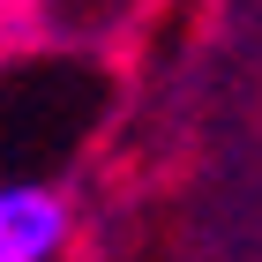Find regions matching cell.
I'll return each mask as SVG.
<instances>
[{
	"mask_svg": "<svg viewBox=\"0 0 262 262\" xmlns=\"http://www.w3.org/2000/svg\"><path fill=\"white\" fill-rule=\"evenodd\" d=\"M60 232H68L60 195H45V187H0V262H53Z\"/></svg>",
	"mask_w": 262,
	"mask_h": 262,
	"instance_id": "6da1fadb",
	"label": "cell"
},
{
	"mask_svg": "<svg viewBox=\"0 0 262 262\" xmlns=\"http://www.w3.org/2000/svg\"><path fill=\"white\" fill-rule=\"evenodd\" d=\"M0 15H8V0H0Z\"/></svg>",
	"mask_w": 262,
	"mask_h": 262,
	"instance_id": "7a4b0ae2",
	"label": "cell"
}]
</instances>
